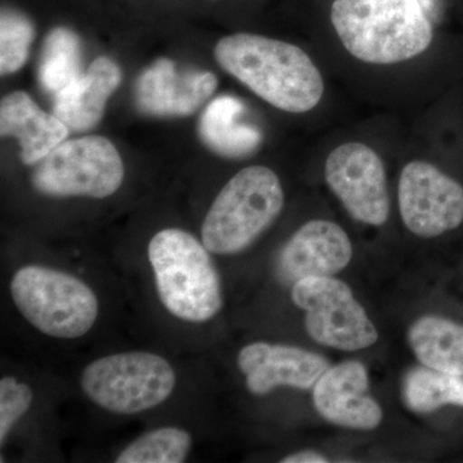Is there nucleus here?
I'll list each match as a JSON object with an SVG mask.
<instances>
[{
	"mask_svg": "<svg viewBox=\"0 0 463 463\" xmlns=\"http://www.w3.org/2000/svg\"><path fill=\"white\" fill-rule=\"evenodd\" d=\"M192 438L178 428L155 429L136 439L118 456V463H181L190 455Z\"/></svg>",
	"mask_w": 463,
	"mask_h": 463,
	"instance_id": "21",
	"label": "nucleus"
},
{
	"mask_svg": "<svg viewBox=\"0 0 463 463\" xmlns=\"http://www.w3.org/2000/svg\"><path fill=\"white\" fill-rule=\"evenodd\" d=\"M408 341L426 367L463 376V326L441 317H421L411 326Z\"/></svg>",
	"mask_w": 463,
	"mask_h": 463,
	"instance_id": "18",
	"label": "nucleus"
},
{
	"mask_svg": "<svg viewBox=\"0 0 463 463\" xmlns=\"http://www.w3.org/2000/svg\"><path fill=\"white\" fill-rule=\"evenodd\" d=\"M125 169L118 149L103 137L61 143L33 174L36 191L53 197L106 199L123 184Z\"/></svg>",
	"mask_w": 463,
	"mask_h": 463,
	"instance_id": "7",
	"label": "nucleus"
},
{
	"mask_svg": "<svg viewBox=\"0 0 463 463\" xmlns=\"http://www.w3.org/2000/svg\"><path fill=\"white\" fill-rule=\"evenodd\" d=\"M218 79L209 71L176 69L161 58L142 72L136 85L139 109L152 116L181 118L196 112L214 93Z\"/></svg>",
	"mask_w": 463,
	"mask_h": 463,
	"instance_id": "13",
	"label": "nucleus"
},
{
	"mask_svg": "<svg viewBox=\"0 0 463 463\" xmlns=\"http://www.w3.org/2000/svg\"><path fill=\"white\" fill-rule=\"evenodd\" d=\"M285 194L277 174L249 166L222 188L210 207L201 239L212 254L232 255L249 248L281 214Z\"/></svg>",
	"mask_w": 463,
	"mask_h": 463,
	"instance_id": "4",
	"label": "nucleus"
},
{
	"mask_svg": "<svg viewBox=\"0 0 463 463\" xmlns=\"http://www.w3.org/2000/svg\"><path fill=\"white\" fill-rule=\"evenodd\" d=\"M0 132L16 138L24 164L33 165L65 142L70 129L56 115L43 111L25 91H14L2 99Z\"/></svg>",
	"mask_w": 463,
	"mask_h": 463,
	"instance_id": "15",
	"label": "nucleus"
},
{
	"mask_svg": "<svg viewBox=\"0 0 463 463\" xmlns=\"http://www.w3.org/2000/svg\"><path fill=\"white\" fill-rule=\"evenodd\" d=\"M239 368L254 395H265L279 386L312 389L330 368L327 359L297 346L249 344L241 350Z\"/></svg>",
	"mask_w": 463,
	"mask_h": 463,
	"instance_id": "14",
	"label": "nucleus"
},
{
	"mask_svg": "<svg viewBox=\"0 0 463 463\" xmlns=\"http://www.w3.org/2000/svg\"><path fill=\"white\" fill-rule=\"evenodd\" d=\"M282 463H326L328 459L319 453L313 450H301V452L292 453L281 459Z\"/></svg>",
	"mask_w": 463,
	"mask_h": 463,
	"instance_id": "24",
	"label": "nucleus"
},
{
	"mask_svg": "<svg viewBox=\"0 0 463 463\" xmlns=\"http://www.w3.org/2000/svg\"><path fill=\"white\" fill-rule=\"evenodd\" d=\"M353 257V245L339 224L315 219L298 228L277 261L283 282L297 283L307 277H332L345 269Z\"/></svg>",
	"mask_w": 463,
	"mask_h": 463,
	"instance_id": "12",
	"label": "nucleus"
},
{
	"mask_svg": "<svg viewBox=\"0 0 463 463\" xmlns=\"http://www.w3.org/2000/svg\"><path fill=\"white\" fill-rule=\"evenodd\" d=\"M148 259L158 298L185 322L214 318L223 307L221 277L209 250L188 232L169 228L149 241Z\"/></svg>",
	"mask_w": 463,
	"mask_h": 463,
	"instance_id": "3",
	"label": "nucleus"
},
{
	"mask_svg": "<svg viewBox=\"0 0 463 463\" xmlns=\"http://www.w3.org/2000/svg\"><path fill=\"white\" fill-rule=\"evenodd\" d=\"M35 38L33 24L21 12L3 9L0 16V72L14 74L25 65Z\"/></svg>",
	"mask_w": 463,
	"mask_h": 463,
	"instance_id": "22",
	"label": "nucleus"
},
{
	"mask_svg": "<svg viewBox=\"0 0 463 463\" xmlns=\"http://www.w3.org/2000/svg\"><path fill=\"white\" fill-rule=\"evenodd\" d=\"M214 54L228 74L282 111H312L325 94L318 67L307 52L291 43L233 33L218 42Z\"/></svg>",
	"mask_w": 463,
	"mask_h": 463,
	"instance_id": "1",
	"label": "nucleus"
},
{
	"mask_svg": "<svg viewBox=\"0 0 463 463\" xmlns=\"http://www.w3.org/2000/svg\"><path fill=\"white\" fill-rule=\"evenodd\" d=\"M11 297L36 330L54 339H78L99 318L93 289L71 274L42 265H26L14 274Z\"/></svg>",
	"mask_w": 463,
	"mask_h": 463,
	"instance_id": "5",
	"label": "nucleus"
},
{
	"mask_svg": "<svg viewBox=\"0 0 463 463\" xmlns=\"http://www.w3.org/2000/svg\"><path fill=\"white\" fill-rule=\"evenodd\" d=\"M328 187L361 223L380 227L388 222L390 199L385 165L364 143H344L332 149L325 164Z\"/></svg>",
	"mask_w": 463,
	"mask_h": 463,
	"instance_id": "9",
	"label": "nucleus"
},
{
	"mask_svg": "<svg viewBox=\"0 0 463 463\" xmlns=\"http://www.w3.org/2000/svg\"><path fill=\"white\" fill-rule=\"evenodd\" d=\"M81 43L67 27L51 30L45 38L39 63V83L50 93L57 94L81 76Z\"/></svg>",
	"mask_w": 463,
	"mask_h": 463,
	"instance_id": "19",
	"label": "nucleus"
},
{
	"mask_svg": "<svg viewBox=\"0 0 463 463\" xmlns=\"http://www.w3.org/2000/svg\"><path fill=\"white\" fill-rule=\"evenodd\" d=\"M403 399L408 410L430 413L444 405L463 407V376L430 367L412 368L405 374Z\"/></svg>",
	"mask_w": 463,
	"mask_h": 463,
	"instance_id": "20",
	"label": "nucleus"
},
{
	"mask_svg": "<svg viewBox=\"0 0 463 463\" xmlns=\"http://www.w3.org/2000/svg\"><path fill=\"white\" fill-rule=\"evenodd\" d=\"M200 137L219 156L242 158L254 154L263 142V134L248 123L245 106L231 96L212 100L200 118Z\"/></svg>",
	"mask_w": 463,
	"mask_h": 463,
	"instance_id": "17",
	"label": "nucleus"
},
{
	"mask_svg": "<svg viewBox=\"0 0 463 463\" xmlns=\"http://www.w3.org/2000/svg\"><path fill=\"white\" fill-rule=\"evenodd\" d=\"M331 23L344 48L373 65L412 60L434 36L419 0H335Z\"/></svg>",
	"mask_w": 463,
	"mask_h": 463,
	"instance_id": "2",
	"label": "nucleus"
},
{
	"mask_svg": "<svg viewBox=\"0 0 463 463\" xmlns=\"http://www.w3.org/2000/svg\"><path fill=\"white\" fill-rule=\"evenodd\" d=\"M295 306L306 312V330L321 345L343 352L373 346L379 332L352 288L332 277H307L292 286Z\"/></svg>",
	"mask_w": 463,
	"mask_h": 463,
	"instance_id": "8",
	"label": "nucleus"
},
{
	"mask_svg": "<svg viewBox=\"0 0 463 463\" xmlns=\"http://www.w3.org/2000/svg\"><path fill=\"white\" fill-rule=\"evenodd\" d=\"M398 199L405 227L422 239L463 223V185L426 161H411L403 167Z\"/></svg>",
	"mask_w": 463,
	"mask_h": 463,
	"instance_id": "10",
	"label": "nucleus"
},
{
	"mask_svg": "<svg viewBox=\"0 0 463 463\" xmlns=\"http://www.w3.org/2000/svg\"><path fill=\"white\" fill-rule=\"evenodd\" d=\"M90 401L116 414H136L163 404L175 389L176 374L163 356L118 353L91 362L81 373Z\"/></svg>",
	"mask_w": 463,
	"mask_h": 463,
	"instance_id": "6",
	"label": "nucleus"
},
{
	"mask_svg": "<svg viewBox=\"0 0 463 463\" xmlns=\"http://www.w3.org/2000/svg\"><path fill=\"white\" fill-rule=\"evenodd\" d=\"M120 83V67L108 57L96 58L85 74L54 94L53 115L72 132H87L99 123Z\"/></svg>",
	"mask_w": 463,
	"mask_h": 463,
	"instance_id": "16",
	"label": "nucleus"
},
{
	"mask_svg": "<svg viewBox=\"0 0 463 463\" xmlns=\"http://www.w3.org/2000/svg\"><path fill=\"white\" fill-rule=\"evenodd\" d=\"M370 380L361 362L346 361L328 368L313 386V403L326 421L353 429L373 430L383 421V410L368 395Z\"/></svg>",
	"mask_w": 463,
	"mask_h": 463,
	"instance_id": "11",
	"label": "nucleus"
},
{
	"mask_svg": "<svg viewBox=\"0 0 463 463\" xmlns=\"http://www.w3.org/2000/svg\"><path fill=\"white\" fill-rule=\"evenodd\" d=\"M33 392L27 383L14 377H3L0 381V443L5 446L8 435L18 420L29 411Z\"/></svg>",
	"mask_w": 463,
	"mask_h": 463,
	"instance_id": "23",
	"label": "nucleus"
},
{
	"mask_svg": "<svg viewBox=\"0 0 463 463\" xmlns=\"http://www.w3.org/2000/svg\"><path fill=\"white\" fill-rule=\"evenodd\" d=\"M420 5H422L423 8H425V11H428V9H430L432 7V3H434V0H419Z\"/></svg>",
	"mask_w": 463,
	"mask_h": 463,
	"instance_id": "25",
	"label": "nucleus"
}]
</instances>
